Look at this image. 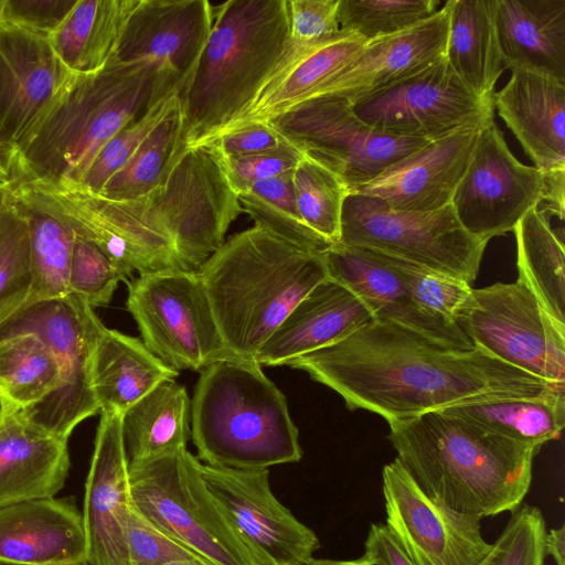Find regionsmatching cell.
Listing matches in <instances>:
<instances>
[{
    "instance_id": "6da1fadb",
    "label": "cell",
    "mask_w": 565,
    "mask_h": 565,
    "mask_svg": "<svg viewBox=\"0 0 565 565\" xmlns=\"http://www.w3.org/2000/svg\"><path fill=\"white\" fill-rule=\"evenodd\" d=\"M286 365L333 390L349 409L377 414L387 423L465 403L565 395V384L536 377L477 347L449 348L377 319Z\"/></svg>"
},
{
    "instance_id": "7a4b0ae2",
    "label": "cell",
    "mask_w": 565,
    "mask_h": 565,
    "mask_svg": "<svg viewBox=\"0 0 565 565\" xmlns=\"http://www.w3.org/2000/svg\"><path fill=\"white\" fill-rule=\"evenodd\" d=\"M179 87L174 72L153 58H110L97 72L75 74L14 148V182L81 184L99 150L118 131L179 93Z\"/></svg>"
},
{
    "instance_id": "3957f363",
    "label": "cell",
    "mask_w": 565,
    "mask_h": 565,
    "mask_svg": "<svg viewBox=\"0 0 565 565\" xmlns=\"http://www.w3.org/2000/svg\"><path fill=\"white\" fill-rule=\"evenodd\" d=\"M387 424L396 459L428 497L481 519L521 507L542 446L443 411Z\"/></svg>"
},
{
    "instance_id": "277c9868",
    "label": "cell",
    "mask_w": 565,
    "mask_h": 565,
    "mask_svg": "<svg viewBox=\"0 0 565 565\" xmlns=\"http://www.w3.org/2000/svg\"><path fill=\"white\" fill-rule=\"evenodd\" d=\"M198 274L226 348L243 360H255L297 303L328 277L324 252L257 225L225 241Z\"/></svg>"
},
{
    "instance_id": "5b68a950",
    "label": "cell",
    "mask_w": 565,
    "mask_h": 565,
    "mask_svg": "<svg viewBox=\"0 0 565 565\" xmlns=\"http://www.w3.org/2000/svg\"><path fill=\"white\" fill-rule=\"evenodd\" d=\"M290 44L287 0H228L214 22L196 67L178 94L182 146L207 142L257 98Z\"/></svg>"
},
{
    "instance_id": "8992f818",
    "label": "cell",
    "mask_w": 565,
    "mask_h": 565,
    "mask_svg": "<svg viewBox=\"0 0 565 565\" xmlns=\"http://www.w3.org/2000/svg\"><path fill=\"white\" fill-rule=\"evenodd\" d=\"M200 373L190 429L201 462L260 470L301 459L286 397L257 361L233 356Z\"/></svg>"
},
{
    "instance_id": "52a82bcc",
    "label": "cell",
    "mask_w": 565,
    "mask_h": 565,
    "mask_svg": "<svg viewBox=\"0 0 565 565\" xmlns=\"http://www.w3.org/2000/svg\"><path fill=\"white\" fill-rule=\"evenodd\" d=\"M117 201L150 248L191 271L223 245L228 227L243 213L222 157L207 143L181 145L154 190Z\"/></svg>"
},
{
    "instance_id": "ba28073f",
    "label": "cell",
    "mask_w": 565,
    "mask_h": 565,
    "mask_svg": "<svg viewBox=\"0 0 565 565\" xmlns=\"http://www.w3.org/2000/svg\"><path fill=\"white\" fill-rule=\"evenodd\" d=\"M186 449L128 463L132 509L212 565H263L210 493Z\"/></svg>"
},
{
    "instance_id": "9c48e42d",
    "label": "cell",
    "mask_w": 565,
    "mask_h": 565,
    "mask_svg": "<svg viewBox=\"0 0 565 565\" xmlns=\"http://www.w3.org/2000/svg\"><path fill=\"white\" fill-rule=\"evenodd\" d=\"M104 327L94 309L73 294L25 306L0 327V338L38 334L58 362L57 387L40 403L18 409L29 423L67 439L81 422L100 412L92 384V358Z\"/></svg>"
},
{
    "instance_id": "30bf717a",
    "label": "cell",
    "mask_w": 565,
    "mask_h": 565,
    "mask_svg": "<svg viewBox=\"0 0 565 565\" xmlns=\"http://www.w3.org/2000/svg\"><path fill=\"white\" fill-rule=\"evenodd\" d=\"M338 243L408 260L468 284L476 280L488 244L461 226L451 204L430 212L399 211L354 193L344 201Z\"/></svg>"
},
{
    "instance_id": "8fae6325",
    "label": "cell",
    "mask_w": 565,
    "mask_h": 565,
    "mask_svg": "<svg viewBox=\"0 0 565 565\" xmlns=\"http://www.w3.org/2000/svg\"><path fill=\"white\" fill-rule=\"evenodd\" d=\"M127 309L145 345L178 372H201L234 356L198 271L169 268L140 274L128 285Z\"/></svg>"
},
{
    "instance_id": "7c38bea8",
    "label": "cell",
    "mask_w": 565,
    "mask_h": 565,
    "mask_svg": "<svg viewBox=\"0 0 565 565\" xmlns=\"http://www.w3.org/2000/svg\"><path fill=\"white\" fill-rule=\"evenodd\" d=\"M456 324L477 347L545 381L565 384V324L520 278L472 288Z\"/></svg>"
},
{
    "instance_id": "4fadbf2b",
    "label": "cell",
    "mask_w": 565,
    "mask_h": 565,
    "mask_svg": "<svg viewBox=\"0 0 565 565\" xmlns=\"http://www.w3.org/2000/svg\"><path fill=\"white\" fill-rule=\"evenodd\" d=\"M268 124L305 157L339 177L349 193L430 142L369 126L340 96L308 100Z\"/></svg>"
},
{
    "instance_id": "5bb4252c",
    "label": "cell",
    "mask_w": 565,
    "mask_h": 565,
    "mask_svg": "<svg viewBox=\"0 0 565 565\" xmlns=\"http://www.w3.org/2000/svg\"><path fill=\"white\" fill-rule=\"evenodd\" d=\"M356 116L392 136L435 141L494 121L493 99L476 95L441 57L419 73L353 104Z\"/></svg>"
},
{
    "instance_id": "9a60e30c",
    "label": "cell",
    "mask_w": 565,
    "mask_h": 565,
    "mask_svg": "<svg viewBox=\"0 0 565 565\" xmlns=\"http://www.w3.org/2000/svg\"><path fill=\"white\" fill-rule=\"evenodd\" d=\"M545 173L519 161L495 121L479 132L466 172L451 200L461 226L489 242L513 231L545 199Z\"/></svg>"
},
{
    "instance_id": "2e32d148",
    "label": "cell",
    "mask_w": 565,
    "mask_h": 565,
    "mask_svg": "<svg viewBox=\"0 0 565 565\" xmlns=\"http://www.w3.org/2000/svg\"><path fill=\"white\" fill-rule=\"evenodd\" d=\"M386 527L414 565H478L491 550L481 518L428 497L395 458L382 470Z\"/></svg>"
},
{
    "instance_id": "e0dca14e",
    "label": "cell",
    "mask_w": 565,
    "mask_h": 565,
    "mask_svg": "<svg viewBox=\"0 0 565 565\" xmlns=\"http://www.w3.org/2000/svg\"><path fill=\"white\" fill-rule=\"evenodd\" d=\"M199 470L210 493L263 565L312 562L319 540L275 498L268 469H228L200 461Z\"/></svg>"
},
{
    "instance_id": "ac0fdd59",
    "label": "cell",
    "mask_w": 565,
    "mask_h": 565,
    "mask_svg": "<svg viewBox=\"0 0 565 565\" xmlns=\"http://www.w3.org/2000/svg\"><path fill=\"white\" fill-rule=\"evenodd\" d=\"M74 76L47 38L1 21L0 142L15 148Z\"/></svg>"
},
{
    "instance_id": "d6986e66",
    "label": "cell",
    "mask_w": 565,
    "mask_h": 565,
    "mask_svg": "<svg viewBox=\"0 0 565 565\" xmlns=\"http://www.w3.org/2000/svg\"><path fill=\"white\" fill-rule=\"evenodd\" d=\"M214 17L207 0H136L110 58L160 61L177 75L180 93L196 67Z\"/></svg>"
},
{
    "instance_id": "ffe728a7",
    "label": "cell",
    "mask_w": 565,
    "mask_h": 565,
    "mask_svg": "<svg viewBox=\"0 0 565 565\" xmlns=\"http://www.w3.org/2000/svg\"><path fill=\"white\" fill-rule=\"evenodd\" d=\"M328 277L359 297L375 319L412 329L455 349H470L463 331L420 307L399 274L376 250L332 244L326 252Z\"/></svg>"
},
{
    "instance_id": "44dd1931",
    "label": "cell",
    "mask_w": 565,
    "mask_h": 565,
    "mask_svg": "<svg viewBox=\"0 0 565 565\" xmlns=\"http://www.w3.org/2000/svg\"><path fill=\"white\" fill-rule=\"evenodd\" d=\"M121 416L100 412L82 513L88 565H129L126 524L131 504Z\"/></svg>"
},
{
    "instance_id": "7402d4cb",
    "label": "cell",
    "mask_w": 565,
    "mask_h": 565,
    "mask_svg": "<svg viewBox=\"0 0 565 565\" xmlns=\"http://www.w3.org/2000/svg\"><path fill=\"white\" fill-rule=\"evenodd\" d=\"M449 18L448 0L429 18L367 42L332 78L323 96H340L354 104L425 70L446 54Z\"/></svg>"
},
{
    "instance_id": "603a6c76",
    "label": "cell",
    "mask_w": 565,
    "mask_h": 565,
    "mask_svg": "<svg viewBox=\"0 0 565 565\" xmlns=\"http://www.w3.org/2000/svg\"><path fill=\"white\" fill-rule=\"evenodd\" d=\"M480 130L467 129L430 141L351 193L379 199L399 211L443 209L451 204Z\"/></svg>"
},
{
    "instance_id": "cb8c5ba5",
    "label": "cell",
    "mask_w": 565,
    "mask_h": 565,
    "mask_svg": "<svg viewBox=\"0 0 565 565\" xmlns=\"http://www.w3.org/2000/svg\"><path fill=\"white\" fill-rule=\"evenodd\" d=\"M0 563L87 564L83 514L74 500L40 498L0 508Z\"/></svg>"
},
{
    "instance_id": "d4e9b609",
    "label": "cell",
    "mask_w": 565,
    "mask_h": 565,
    "mask_svg": "<svg viewBox=\"0 0 565 565\" xmlns=\"http://www.w3.org/2000/svg\"><path fill=\"white\" fill-rule=\"evenodd\" d=\"M375 320L351 290L327 277L312 288L260 348L255 360L277 366L331 345Z\"/></svg>"
},
{
    "instance_id": "484cf974",
    "label": "cell",
    "mask_w": 565,
    "mask_h": 565,
    "mask_svg": "<svg viewBox=\"0 0 565 565\" xmlns=\"http://www.w3.org/2000/svg\"><path fill=\"white\" fill-rule=\"evenodd\" d=\"M493 106L543 173L565 171V84L523 71L493 94Z\"/></svg>"
},
{
    "instance_id": "4316f807",
    "label": "cell",
    "mask_w": 565,
    "mask_h": 565,
    "mask_svg": "<svg viewBox=\"0 0 565 565\" xmlns=\"http://www.w3.org/2000/svg\"><path fill=\"white\" fill-rule=\"evenodd\" d=\"M504 68L565 84V0H490Z\"/></svg>"
},
{
    "instance_id": "83f0119b",
    "label": "cell",
    "mask_w": 565,
    "mask_h": 565,
    "mask_svg": "<svg viewBox=\"0 0 565 565\" xmlns=\"http://www.w3.org/2000/svg\"><path fill=\"white\" fill-rule=\"evenodd\" d=\"M70 466L67 439L43 431L18 409L0 423V508L54 497Z\"/></svg>"
},
{
    "instance_id": "f1b7e54d",
    "label": "cell",
    "mask_w": 565,
    "mask_h": 565,
    "mask_svg": "<svg viewBox=\"0 0 565 565\" xmlns=\"http://www.w3.org/2000/svg\"><path fill=\"white\" fill-rule=\"evenodd\" d=\"M178 374L139 339L103 328L92 358V384L100 412L124 414Z\"/></svg>"
},
{
    "instance_id": "f546056e",
    "label": "cell",
    "mask_w": 565,
    "mask_h": 565,
    "mask_svg": "<svg viewBox=\"0 0 565 565\" xmlns=\"http://www.w3.org/2000/svg\"><path fill=\"white\" fill-rule=\"evenodd\" d=\"M191 401L174 379L159 383L121 416L128 463L186 449Z\"/></svg>"
},
{
    "instance_id": "4dcf8cb0",
    "label": "cell",
    "mask_w": 565,
    "mask_h": 565,
    "mask_svg": "<svg viewBox=\"0 0 565 565\" xmlns=\"http://www.w3.org/2000/svg\"><path fill=\"white\" fill-rule=\"evenodd\" d=\"M445 57L456 75L479 97L493 99L505 70L499 53L490 0H449Z\"/></svg>"
},
{
    "instance_id": "1f68e13d",
    "label": "cell",
    "mask_w": 565,
    "mask_h": 565,
    "mask_svg": "<svg viewBox=\"0 0 565 565\" xmlns=\"http://www.w3.org/2000/svg\"><path fill=\"white\" fill-rule=\"evenodd\" d=\"M136 0H78L49 38L64 65L75 74L103 68L114 54L121 28Z\"/></svg>"
},
{
    "instance_id": "d6a6232c",
    "label": "cell",
    "mask_w": 565,
    "mask_h": 565,
    "mask_svg": "<svg viewBox=\"0 0 565 565\" xmlns=\"http://www.w3.org/2000/svg\"><path fill=\"white\" fill-rule=\"evenodd\" d=\"M520 278L533 291L545 311L565 324L564 231L551 225L540 205L530 209L513 228Z\"/></svg>"
},
{
    "instance_id": "836d02e7",
    "label": "cell",
    "mask_w": 565,
    "mask_h": 565,
    "mask_svg": "<svg viewBox=\"0 0 565 565\" xmlns=\"http://www.w3.org/2000/svg\"><path fill=\"white\" fill-rule=\"evenodd\" d=\"M441 411L507 438L537 446L559 438L565 426V395L498 398Z\"/></svg>"
},
{
    "instance_id": "e575fe53",
    "label": "cell",
    "mask_w": 565,
    "mask_h": 565,
    "mask_svg": "<svg viewBox=\"0 0 565 565\" xmlns=\"http://www.w3.org/2000/svg\"><path fill=\"white\" fill-rule=\"evenodd\" d=\"M14 198L29 230L32 282L25 306L68 296L74 231L46 211Z\"/></svg>"
},
{
    "instance_id": "d590c367",
    "label": "cell",
    "mask_w": 565,
    "mask_h": 565,
    "mask_svg": "<svg viewBox=\"0 0 565 565\" xmlns=\"http://www.w3.org/2000/svg\"><path fill=\"white\" fill-rule=\"evenodd\" d=\"M60 382L55 353L35 333L0 338V394L14 409H25L51 394Z\"/></svg>"
},
{
    "instance_id": "8d00e7d4",
    "label": "cell",
    "mask_w": 565,
    "mask_h": 565,
    "mask_svg": "<svg viewBox=\"0 0 565 565\" xmlns=\"http://www.w3.org/2000/svg\"><path fill=\"white\" fill-rule=\"evenodd\" d=\"M183 117L179 96L142 140L129 161L105 184L100 195L132 200L154 190L182 142Z\"/></svg>"
},
{
    "instance_id": "74e56055",
    "label": "cell",
    "mask_w": 565,
    "mask_h": 565,
    "mask_svg": "<svg viewBox=\"0 0 565 565\" xmlns=\"http://www.w3.org/2000/svg\"><path fill=\"white\" fill-rule=\"evenodd\" d=\"M292 170L256 182L238 195L239 203L254 225L302 248L323 253L332 244L302 221L295 198Z\"/></svg>"
},
{
    "instance_id": "f35d334b",
    "label": "cell",
    "mask_w": 565,
    "mask_h": 565,
    "mask_svg": "<svg viewBox=\"0 0 565 565\" xmlns=\"http://www.w3.org/2000/svg\"><path fill=\"white\" fill-rule=\"evenodd\" d=\"M292 185L299 214L313 232L335 244L341 236L347 185L333 172L302 157L292 170Z\"/></svg>"
},
{
    "instance_id": "ab89813d",
    "label": "cell",
    "mask_w": 565,
    "mask_h": 565,
    "mask_svg": "<svg viewBox=\"0 0 565 565\" xmlns=\"http://www.w3.org/2000/svg\"><path fill=\"white\" fill-rule=\"evenodd\" d=\"M31 282L28 223L11 192L0 217V327L25 306Z\"/></svg>"
},
{
    "instance_id": "60d3db41",
    "label": "cell",
    "mask_w": 565,
    "mask_h": 565,
    "mask_svg": "<svg viewBox=\"0 0 565 565\" xmlns=\"http://www.w3.org/2000/svg\"><path fill=\"white\" fill-rule=\"evenodd\" d=\"M438 0H340V30L367 42L403 31L438 11Z\"/></svg>"
},
{
    "instance_id": "b9f144b4",
    "label": "cell",
    "mask_w": 565,
    "mask_h": 565,
    "mask_svg": "<svg viewBox=\"0 0 565 565\" xmlns=\"http://www.w3.org/2000/svg\"><path fill=\"white\" fill-rule=\"evenodd\" d=\"M399 274L415 301L434 316L456 324L472 287L467 281L428 267L383 254Z\"/></svg>"
},
{
    "instance_id": "7bdbcfd3",
    "label": "cell",
    "mask_w": 565,
    "mask_h": 565,
    "mask_svg": "<svg viewBox=\"0 0 565 565\" xmlns=\"http://www.w3.org/2000/svg\"><path fill=\"white\" fill-rule=\"evenodd\" d=\"M546 526L541 510L524 504L514 512L478 565H545Z\"/></svg>"
},
{
    "instance_id": "ee69618b",
    "label": "cell",
    "mask_w": 565,
    "mask_h": 565,
    "mask_svg": "<svg viewBox=\"0 0 565 565\" xmlns=\"http://www.w3.org/2000/svg\"><path fill=\"white\" fill-rule=\"evenodd\" d=\"M178 98L174 93L153 105L146 114L118 131L97 153L81 184L99 194L109 181L129 161L142 140L168 113Z\"/></svg>"
},
{
    "instance_id": "f6af8a7d",
    "label": "cell",
    "mask_w": 565,
    "mask_h": 565,
    "mask_svg": "<svg viewBox=\"0 0 565 565\" xmlns=\"http://www.w3.org/2000/svg\"><path fill=\"white\" fill-rule=\"evenodd\" d=\"M126 276L97 245L75 234L68 287L93 309L106 306Z\"/></svg>"
},
{
    "instance_id": "bcb514c9",
    "label": "cell",
    "mask_w": 565,
    "mask_h": 565,
    "mask_svg": "<svg viewBox=\"0 0 565 565\" xmlns=\"http://www.w3.org/2000/svg\"><path fill=\"white\" fill-rule=\"evenodd\" d=\"M126 539L129 565H163L175 559L199 557L151 525L132 507L127 518Z\"/></svg>"
},
{
    "instance_id": "7dc6e473",
    "label": "cell",
    "mask_w": 565,
    "mask_h": 565,
    "mask_svg": "<svg viewBox=\"0 0 565 565\" xmlns=\"http://www.w3.org/2000/svg\"><path fill=\"white\" fill-rule=\"evenodd\" d=\"M303 154L289 142L265 151L224 159L227 178L239 195L258 181L292 170Z\"/></svg>"
},
{
    "instance_id": "c3c4849f",
    "label": "cell",
    "mask_w": 565,
    "mask_h": 565,
    "mask_svg": "<svg viewBox=\"0 0 565 565\" xmlns=\"http://www.w3.org/2000/svg\"><path fill=\"white\" fill-rule=\"evenodd\" d=\"M340 0H287L292 43H311L340 31Z\"/></svg>"
},
{
    "instance_id": "681fc988",
    "label": "cell",
    "mask_w": 565,
    "mask_h": 565,
    "mask_svg": "<svg viewBox=\"0 0 565 565\" xmlns=\"http://www.w3.org/2000/svg\"><path fill=\"white\" fill-rule=\"evenodd\" d=\"M78 0H6L2 21L44 38L63 23Z\"/></svg>"
},
{
    "instance_id": "f907efd6",
    "label": "cell",
    "mask_w": 565,
    "mask_h": 565,
    "mask_svg": "<svg viewBox=\"0 0 565 565\" xmlns=\"http://www.w3.org/2000/svg\"><path fill=\"white\" fill-rule=\"evenodd\" d=\"M285 142L288 141L268 122H248L204 143L213 147L222 158L228 159L273 149Z\"/></svg>"
},
{
    "instance_id": "816d5d0a",
    "label": "cell",
    "mask_w": 565,
    "mask_h": 565,
    "mask_svg": "<svg viewBox=\"0 0 565 565\" xmlns=\"http://www.w3.org/2000/svg\"><path fill=\"white\" fill-rule=\"evenodd\" d=\"M361 559L371 565H414L383 523H372Z\"/></svg>"
},
{
    "instance_id": "f5cc1de1",
    "label": "cell",
    "mask_w": 565,
    "mask_h": 565,
    "mask_svg": "<svg viewBox=\"0 0 565 565\" xmlns=\"http://www.w3.org/2000/svg\"><path fill=\"white\" fill-rule=\"evenodd\" d=\"M546 206L543 207L548 214L556 215L561 221L564 220L565 204V171H554L545 173Z\"/></svg>"
},
{
    "instance_id": "db71d44e",
    "label": "cell",
    "mask_w": 565,
    "mask_h": 565,
    "mask_svg": "<svg viewBox=\"0 0 565 565\" xmlns=\"http://www.w3.org/2000/svg\"><path fill=\"white\" fill-rule=\"evenodd\" d=\"M545 553L552 556L556 565H565V526L552 529L545 535Z\"/></svg>"
},
{
    "instance_id": "11a10c76",
    "label": "cell",
    "mask_w": 565,
    "mask_h": 565,
    "mask_svg": "<svg viewBox=\"0 0 565 565\" xmlns=\"http://www.w3.org/2000/svg\"><path fill=\"white\" fill-rule=\"evenodd\" d=\"M14 181V148L0 142V185L10 186Z\"/></svg>"
},
{
    "instance_id": "9f6ffc18",
    "label": "cell",
    "mask_w": 565,
    "mask_h": 565,
    "mask_svg": "<svg viewBox=\"0 0 565 565\" xmlns=\"http://www.w3.org/2000/svg\"><path fill=\"white\" fill-rule=\"evenodd\" d=\"M309 565H371L370 563L361 559L339 561V559H316L313 558Z\"/></svg>"
},
{
    "instance_id": "6f0895ef",
    "label": "cell",
    "mask_w": 565,
    "mask_h": 565,
    "mask_svg": "<svg viewBox=\"0 0 565 565\" xmlns=\"http://www.w3.org/2000/svg\"><path fill=\"white\" fill-rule=\"evenodd\" d=\"M163 565H212L203 558L193 557V558H184V559H175Z\"/></svg>"
},
{
    "instance_id": "680465c9",
    "label": "cell",
    "mask_w": 565,
    "mask_h": 565,
    "mask_svg": "<svg viewBox=\"0 0 565 565\" xmlns=\"http://www.w3.org/2000/svg\"><path fill=\"white\" fill-rule=\"evenodd\" d=\"M11 199V189L10 186L0 185V217L4 212L9 201Z\"/></svg>"
},
{
    "instance_id": "91938a15",
    "label": "cell",
    "mask_w": 565,
    "mask_h": 565,
    "mask_svg": "<svg viewBox=\"0 0 565 565\" xmlns=\"http://www.w3.org/2000/svg\"><path fill=\"white\" fill-rule=\"evenodd\" d=\"M12 409L14 408L0 394V423Z\"/></svg>"
},
{
    "instance_id": "94428289",
    "label": "cell",
    "mask_w": 565,
    "mask_h": 565,
    "mask_svg": "<svg viewBox=\"0 0 565 565\" xmlns=\"http://www.w3.org/2000/svg\"><path fill=\"white\" fill-rule=\"evenodd\" d=\"M6 0H0V22L2 21V13Z\"/></svg>"
},
{
    "instance_id": "6125c7cd",
    "label": "cell",
    "mask_w": 565,
    "mask_h": 565,
    "mask_svg": "<svg viewBox=\"0 0 565 565\" xmlns=\"http://www.w3.org/2000/svg\"><path fill=\"white\" fill-rule=\"evenodd\" d=\"M84 565H88V564H84Z\"/></svg>"
}]
</instances>
